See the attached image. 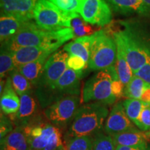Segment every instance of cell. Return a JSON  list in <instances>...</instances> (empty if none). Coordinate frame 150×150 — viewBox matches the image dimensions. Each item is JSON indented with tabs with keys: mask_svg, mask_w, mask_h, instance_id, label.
<instances>
[{
	"mask_svg": "<svg viewBox=\"0 0 150 150\" xmlns=\"http://www.w3.org/2000/svg\"><path fill=\"white\" fill-rule=\"evenodd\" d=\"M1 150H4V149H2V148H1Z\"/></svg>",
	"mask_w": 150,
	"mask_h": 150,
	"instance_id": "obj_42",
	"label": "cell"
},
{
	"mask_svg": "<svg viewBox=\"0 0 150 150\" xmlns=\"http://www.w3.org/2000/svg\"><path fill=\"white\" fill-rule=\"evenodd\" d=\"M13 87L10 76H8L0 99L1 110L4 114L13 115L17 113L20 106V98Z\"/></svg>",
	"mask_w": 150,
	"mask_h": 150,
	"instance_id": "obj_16",
	"label": "cell"
},
{
	"mask_svg": "<svg viewBox=\"0 0 150 150\" xmlns=\"http://www.w3.org/2000/svg\"><path fill=\"white\" fill-rule=\"evenodd\" d=\"M66 13H79L81 2L79 0H49Z\"/></svg>",
	"mask_w": 150,
	"mask_h": 150,
	"instance_id": "obj_31",
	"label": "cell"
},
{
	"mask_svg": "<svg viewBox=\"0 0 150 150\" xmlns=\"http://www.w3.org/2000/svg\"><path fill=\"white\" fill-rule=\"evenodd\" d=\"M124 90L125 86L120 81V79H115L112 83V91L116 98H120L122 96H124Z\"/></svg>",
	"mask_w": 150,
	"mask_h": 150,
	"instance_id": "obj_36",
	"label": "cell"
},
{
	"mask_svg": "<svg viewBox=\"0 0 150 150\" xmlns=\"http://www.w3.org/2000/svg\"><path fill=\"white\" fill-rule=\"evenodd\" d=\"M79 95H65L56 101L45 110V115L52 125L64 126L72 122L79 107Z\"/></svg>",
	"mask_w": 150,
	"mask_h": 150,
	"instance_id": "obj_8",
	"label": "cell"
},
{
	"mask_svg": "<svg viewBox=\"0 0 150 150\" xmlns=\"http://www.w3.org/2000/svg\"><path fill=\"white\" fill-rule=\"evenodd\" d=\"M29 21L31 20H27L15 16L1 14V18H0L1 43L8 40L13 36H14Z\"/></svg>",
	"mask_w": 150,
	"mask_h": 150,
	"instance_id": "obj_17",
	"label": "cell"
},
{
	"mask_svg": "<svg viewBox=\"0 0 150 150\" xmlns=\"http://www.w3.org/2000/svg\"><path fill=\"white\" fill-rule=\"evenodd\" d=\"M16 68L14 64L13 52L5 47L1 45V54H0V75L1 79H4L5 76L12 72Z\"/></svg>",
	"mask_w": 150,
	"mask_h": 150,
	"instance_id": "obj_28",
	"label": "cell"
},
{
	"mask_svg": "<svg viewBox=\"0 0 150 150\" xmlns=\"http://www.w3.org/2000/svg\"><path fill=\"white\" fill-rule=\"evenodd\" d=\"M125 29L114 33L134 74L150 61V36L136 26L125 24Z\"/></svg>",
	"mask_w": 150,
	"mask_h": 150,
	"instance_id": "obj_2",
	"label": "cell"
},
{
	"mask_svg": "<svg viewBox=\"0 0 150 150\" xmlns=\"http://www.w3.org/2000/svg\"><path fill=\"white\" fill-rule=\"evenodd\" d=\"M116 144L112 136L98 132L93 136V150H115Z\"/></svg>",
	"mask_w": 150,
	"mask_h": 150,
	"instance_id": "obj_30",
	"label": "cell"
},
{
	"mask_svg": "<svg viewBox=\"0 0 150 150\" xmlns=\"http://www.w3.org/2000/svg\"><path fill=\"white\" fill-rule=\"evenodd\" d=\"M136 127L141 131L150 130V105L145 104Z\"/></svg>",
	"mask_w": 150,
	"mask_h": 150,
	"instance_id": "obj_32",
	"label": "cell"
},
{
	"mask_svg": "<svg viewBox=\"0 0 150 150\" xmlns=\"http://www.w3.org/2000/svg\"><path fill=\"white\" fill-rule=\"evenodd\" d=\"M61 150H66V149H65V148H64V149H62Z\"/></svg>",
	"mask_w": 150,
	"mask_h": 150,
	"instance_id": "obj_40",
	"label": "cell"
},
{
	"mask_svg": "<svg viewBox=\"0 0 150 150\" xmlns=\"http://www.w3.org/2000/svg\"><path fill=\"white\" fill-rule=\"evenodd\" d=\"M142 2L145 9L146 15H150V0H142Z\"/></svg>",
	"mask_w": 150,
	"mask_h": 150,
	"instance_id": "obj_39",
	"label": "cell"
},
{
	"mask_svg": "<svg viewBox=\"0 0 150 150\" xmlns=\"http://www.w3.org/2000/svg\"><path fill=\"white\" fill-rule=\"evenodd\" d=\"M9 76L11 77L15 91L20 97L28 92L31 91L33 84L24 77L17 68H15L9 74Z\"/></svg>",
	"mask_w": 150,
	"mask_h": 150,
	"instance_id": "obj_27",
	"label": "cell"
},
{
	"mask_svg": "<svg viewBox=\"0 0 150 150\" xmlns=\"http://www.w3.org/2000/svg\"><path fill=\"white\" fill-rule=\"evenodd\" d=\"M46 61L47 59H40L38 61L27 63L16 68L18 69L19 72L33 85L37 86L42 75L43 69Z\"/></svg>",
	"mask_w": 150,
	"mask_h": 150,
	"instance_id": "obj_22",
	"label": "cell"
},
{
	"mask_svg": "<svg viewBox=\"0 0 150 150\" xmlns=\"http://www.w3.org/2000/svg\"><path fill=\"white\" fill-rule=\"evenodd\" d=\"M79 13L87 23L99 27L107 25L112 19L111 11L104 0H83Z\"/></svg>",
	"mask_w": 150,
	"mask_h": 150,
	"instance_id": "obj_10",
	"label": "cell"
},
{
	"mask_svg": "<svg viewBox=\"0 0 150 150\" xmlns=\"http://www.w3.org/2000/svg\"><path fill=\"white\" fill-rule=\"evenodd\" d=\"M108 115L107 105L99 102L86 103L76 110L69 134L71 137L96 134L102 129Z\"/></svg>",
	"mask_w": 150,
	"mask_h": 150,
	"instance_id": "obj_3",
	"label": "cell"
},
{
	"mask_svg": "<svg viewBox=\"0 0 150 150\" xmlns=\"http://www.w3.org/2000/svg\"><path fill=\"white\" fill-rule=\"evenodd\" d=\"M150 86L142 79L134 75L130 81L125 87L124 96L128 99H140L145 90Z\"/></svg>",
	"mask_w": 150,
	"mask_h": 150,
	"instance_id": "obj_24",
	"label": "cell"
},
{
	"mask_svg": "<svg viewBox=\"0 0 150 150\" xmlns=\"http://www.w3.org/2000/svg\"><path fill=\"white\" fill-rule=\"evenodd\" d=\"M20 98V108L18 112L12 116H13L14 120L20 124V126H25L31 123L33 118H36L38 112V102L32 91L21 95Z\"/></svg>",
	"mask_w": 150,
	"mask_h": 150,
	"instance_id": "obj_13",
	"label": "cell"
},
{
	"mask_svg": "<svg viewBox=\"0 0 150 150\" xmlns=\"http://www.w3.org/2000/svg\"><path fill=\"white\" fill-rule=\"evenodd\" d=\"M93 41L92 35L80 37L75 39L70 43H67L63 47V50L70 55L80 56L88 64L91 53V48Z\"/></svg>",
	"mask_w": 150,
	"mask_h": 150,
	"instance_id": "obj_20",
	"label": "cell"
},
{
	"mask_svg": "<svg viewBox=\"0 0 150 150\" xmlns=\"http://www.w3.org/2000/svg\"><path fill=\"white\" fill-rule=\"evenodd\" d=\"M115 150H150V147H126V146H116Z\"/></svg>",
	"mask_w": 150,
	"mask_h": 150,
	"instance_id": "obj_38",
	"label": "cell"
},
{
	"mask_svg": "<svg viewBox=\"0 0 150 150\" xmlns=\"http://www.w3.org/2000/svg\"><path fill=\"white\" fill-rule=\"evenodd\" d=\"M83 71L67 68L54 85V91L66 95H79Z\"/></svg>",
	"mask_w": 150,
	"mask_h": 150,
	"instance_id": "obj_14",
	"label": "cell"
},
{
	"mask_svg": "<svg viewBox=\"0 0 150 150\" xmlns=\"http://www.w3.org/2000/svg\"><path fill=\"white\" fill-rule=\"evenodd\" d=\"M108 1L114 10L120 14L137 13L147 16L142 0H108Z\"/></svg>",
	"mask_w": 150,
	"mask_h": 150,
	"instance_id": "obj_21",
	"label": "cell"
},
{
	"mask_svg": "<svg viewBox=\"0 0 150 150\" xmlns=\"http://www.w3.org/2000/svg\"><path fill=\"white\" fill-rule=\"evenodd\" d=\"M111 136L116 145L126 147H148L147 134L136 129L112 135Z\"/></svg>",
	"mask_w": 150,
	"mask_h": 150,
	"instance_id": "obj_18",
	"label": "cell"
},
{
	"mask_svg": "<svg viewBox=\"0 0 150 150\" xmlns=\"http://www.w3.org/2000/svg\"><path fill=\"white\" fill-rule=\"evenodd\" d=\"M134 75L142 79L144 81L150 85V61L140 67Z\"/></svg>",
	"mask_w": 150,
	"mask_h": 150,
	"instance_id": "obj_34",
	"label": "cell"
},
{
	"mask_svg": "<svg viewBox=\"0 0 150 150\" xmlns=\"http://www.w3.org/2000/svg\"><path fill=\"white\" fill-rule=\"evenodd\" d=\"M122 104L127 115L128 116L129 120L136 126L145 103L140 99H127L124 101Z\"/></svg>",
	"mask_w": 150,
	"mask_h": 150,
	"instance_id": "obj_26",
	"label": "cell"
},
{
	"mask_svg": "<svg viewBox=\"0 0 150 150\" xmlns=\"http://www.w3.org/2000/svg\"><path fill=\"white\" fill-rule=\"evenodd\" d=\"M38 0H0L1 14L32 20Z\"/></svg>",
	"mask_w": 150,
	"mask_h": 150,
	"instance_id": "obj_12",
	"label": "cell"
},
{
	"mask_svg": "<svg viewBox=\"0 0 150 150\" xmlns=\"http://www.w3.org/2000/svg\"><path fill=\"white\" fill-rule=\"evenodd\" d=\"M88 67L91 70H102L112 66L116 61L117 45L115 38L110 37L104 30L92 35Z\"/></svg>",
	"mask_w": 150,
	"mask_h": 150,
	"instance_id": "obj_6",
	"label": "cell"
},
{
	"mask_svg": "<svg viewBox=\"0 0 150 150\" xmlns=\"http://www.w3.org/2000/svg\"><path fill=\"white\" fill-rule=\"evenodd\" d=\"M1 148L4 150H30L24 126H18L1 139Z\"/></svg>",
	"mask_w": 150,
	"mask_h": 150,
	"instance_id": "obj_19",
	"label": "cell"
},
{
	"mask_svg": "<svg viewBox=\"0 0 150 150\" xmlns=\"http://www.w3.org/2000/svg\"><path fill=\"white\" fill-rule=\"evenodd\" d=\"M70 14L61 11L49 0H38L33 11L35 24L46 31L70 28Z\"/></svg>",
	"mask_w": 150,
	"mask_h": 150,
	"instance_id": "obj_7",
	"label": "cell"
},
{
	"mask_svg": "<svg viewBox=\"0 0 150 150\" xmlns=\"http://www.w3.org/2000/svg\"><path fill=\"white\" fill-rule=\"evenodd\" d=\"M70 28L75 37L87 36L93 31V28L82 18L79 13L70 14Z\"/></svg>",
	"mask_w": 150,
	"mask_h": 150,
	"instance_id": "obj_25",
	"label": "cell"
},
{
	"mask_svg": "<svg viewBox=\"0 0 150 150\" xmlns=\"http://www.w3.org/2000/svg\"><path fill=\"white\" fill-rule=\"evenodd\" d=\"M54 52L56 51L52 49L42 47H30L18 49L13 52L14 64L16 67H18L40 59H47Z\"/></svg>",
	"mask_w": 150,
	"mask_h": 150,
	"instance_id": "obj_15",
	"label": "cell"
},
{
	"mask_svg": "<svg viewBox=\"0 0 150 150\" xmlns=\"http://www.w3.org/2000/svg\"><path fill=\"white\" fill-rule=\"evenodd\" d=\"M13 129L12 128L11 122L7 119L5 116L1 115V131H0V135H1V139L6 136L7 135L12 131Z\"/></svg>",
	"mask_w": 150,
	"mask_h": 150,
	"instance_id": "obj_35",
	"label": "cell"
},
{
	"mask_svg": "<svg viewBox=\"0 0 150 150\" xmlns=\"http://www.w3.org/2000/svg\"><path fill=\"white\" fill-rule=\"evenodd\" d=\"M30 150L64 149L60 129L47 122H32L24 126Z\"/></svg>",
	"mask_w": 150,
	"mask_h": 150,
	"instance_id": "obj_5",
	"label": "cell"
},
{
	"mask_svg": "<svg viewBox=\"0 0 150 150\" xmlns=\"http://www.w3.org/2000/svg\"><path fill=\"white\" fill-rule=\"evenodd\" d=\"M73 38L74 35L72 28L46 31L40 29L31 20L28 22L14 36L1 43V46L5 47L11 52L30 47H42L56 51L65 42Z\"/></svg>",
	"mask_w": 150,
	"mask_h": 150,
	"instance_id": "obj_1",
	"label": "cell"
},
{
	"mask_svg": "<svg viewBox=\"0 0 150 150\" xmlns=\"http://www.w3.org/2000/svg\"><path fill=\"white\" fill-rule=\"evenodd\" d=\"M69 56L63 49L50 56L46 61L42 75L37 86L55 91L54 85L68 68L67 61Z\"/></svg>",
	"mask_w": 150,
	"mask_h": 150,
	"instance_id": "obj_9",
	"label": "cell"
},
{
	"mask_svg": "<svg viewBox=\"0 0 150 150\" xmlns=\"http://www.w3.org/2000/svg\"><path fill=\"white\" fill-rule=\"evenodd\" d=\"M135 129L134 124L127 115L122 102L114 104L105 122V132L112 136Z\"/></svg>",
	"mask_w": 150,
	"mask_h": 150,
	"instance_id": "obj_11",
	"label": "cell"
},
{
	"mask_svg": "<svg viewBox=\"0 0 150 150\" xmlns=\"http://www.w3.org/2000/svg\"><path fill=\"white\" fill-rule=\"evenodd\" d=\"M140 100L145 102V104H147L150 105V86H148L145 90L143 94H142Z\"/></svg>",
	"mask_w": 150,
	"mask_h": 150,
	"instance_id": "obj_37",
	"label": "cell"
},
{
	"mask_svg": "<svg viewBox=\"0 0 150 150\" xmlns=\"http://www.w3.org/2000/svg\"><path fill=\"white\" fill-rule=\"evenodd\" d=\"M117 79L119 76L114 65L99 70L84 84L83 102L86 104L99 102L106 105L113 104L117 98L112 93V83Z\"/></svg>",
	"mask_w": 150,
	"mask_h": 150,
	"instance_id": "obj_4",
	"label": "cell"
},
{
	"mask_svg": "<svg viewBox=\"0 0 150 150\" xmlns=\"http://www.w3.org/2000/svg\"><path fill=\"white\" fill-rule=\"evenodd\" d=\"M67 64L69 68L72 69L75 71H83L87 63L80 56L70 55L67 59Z\"/></svg>",
	"mask_w": 150,
	"mask_h": 150,
	"instance_id": "obj_33",
	"label": "cell"
},
{
	"mask_svg": "<svg viewBox=\"0 0 150 150\" xmlns=\"http://www.w3.org/2000/svg\"><path fill=\"white\" fill-rule=\"evenodd\" d=\"M115 68L120 80L125 87L130 81L131 78L133 77L134 73H133V71L131 70V67L129 66L126 58H125L122 50L118 45H117Z\"/></svg>",
	"mask_w": 150,
	"mask_h": 150,
	"instance_id": "obj_23",
	"label": "cell"
},
{
	"mask_svg": "<svg viewBox=\"0 0 150 150\" xmlns=\"http://www.w3.org/2000/svg\"><path fill=\"white\" fill-rule=\"evenodd\" d=\"M65 149L66 150H93V136L72 137L67 142Z\"/></svg>",
	"mask_w": 150,
	"mask_h": 150,
	"instance_id": "obj_29",
	"label": "cell"
},
{
	"mask_svg": "<svg viewBox=\"0 0 150 150\" xmlns=\"http://www.w3.org/2000/svg\"><path fill=\"white\" fill-rule=\"evenodd\" d=\"M79 1H81V2H82V1H83V0H79Z\"/></svg>",
	"mask_w": 150,
	"mask_h": 150,
	"instance_id": "obj_41",
	"label": "cell"
}]
</instances>
